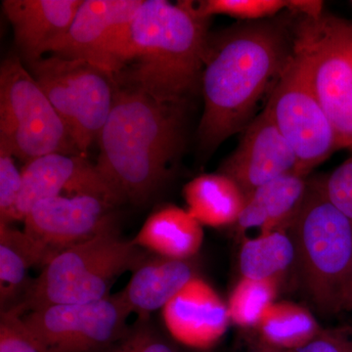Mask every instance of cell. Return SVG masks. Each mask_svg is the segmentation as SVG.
Wrapping results in <instances>:
<instances>
[{"label": "cell", "mask_w": 352, "mask_h": 352, "mask_svg": "<svg viewBox=\"0 0 352 352\" xmlns=\"http://www.w3.org/2000/svg\"><path fill=\"white\" fill-rule=\"evenodd\" d=\"M295 17L285 11L210 32L201 80L198 139L204 152H214L256 118L259 102L293 56Z\"/></svg>", "instance_id": "obj_1"}, {"label": "cell", "mask_w": 352, "mask_h": 352, "mask_svg": "<svg viewBox=\"0 0 352 352\" xmlns=\"http://www.w3.org/2000/svg\"><path fill=\"white\" fill-rule=\"evenodd\" d=\"M185 106L118 85L96 166L124 203L144 206L170 180L185 145Z\"/></svg>", "instance_id": "obj_2"}, {"label": "cell", "mask_w": 352, "mask_h": 352, "mask_svg": "<svg viewBox=\"0 0 352 352\" xmlns=\"http://www.w3.org/2000/svg\"><path fill=\"white\" fill-rule=\"evenodd\" d=\"M210 19L195 2L143 0L131 27V59L118 85L162 103L186 105L201 90Z\"/></svg>", "instance_id": "obj_3"}, {"label": "cell", "mask_w": 352, "mask_h": 352, "mask_svg": "<svg viewBox=\"0 0 352 352\" xmlns=\"http://www.w3.org/2000/svg\"><path fill=\"white\" fill-rule=\"evenodd\" d=\"M288 231L305 295L322 315L347 309L352 282V223L329 201L320 176L309 178L307 196Z\"/></svg>", "instance_id": "obj_4"}, {"label": "cell", "mask_w": 352, "mask_h": 352, "mask_svg": "<svg viewBox=\"0 0 352 352\" xmlns=\"http://www.w3.org/2000/svg\"><path fill=\"white\" fill-rule=\"evenodd\" d=\"M150 254L120 231L102 234L51 259L14 307L24 315L50 305L103 300L118 278L134 272Z\"/></svg>", "instance_id": "obj_5"}, {"label": "cell", "mask_w": 352, "mask_h": 352, "mask_svg": "<svg viewBox=\"0 0 352 352\" xmlns=\"http://www.w3.org/2000/svg\"><path fill=\"white\" fill-rule=\"evenodd\" d=\"M294 34V54L327 113L339 149L352 156V22L325 11L318 17L296 16Z\"/></svg>", "instance_id": "obj_6"}, {"label": "cell", "mask_w": 352, "mask_h": 352, "mask_svg": "<svg viewBox=\"0 0 352 352\" xmlns=\"http://www.w3.org/2000/svg\"><path fill=\"white\" fill-rule=\"evenodd\" d=\"M0 146L25 164L50 154L82 155L47 96L15 56L0 67Z\"/></svg>", "instance_id": "obj_7"}, {"label": "cell", "mask_w": 352, "mask_h": 352, "mask_svg": "<svg viewBox=\"0 0 352 352\" xmlns=\"http://www.w3.org/2000/svg\"><path fill=\"white\" fill-rule=\"evenodd\" d=\"M25 66L85 156L112 111L118 89L115 76L82 60L52 54Z\"/></svg>", "instance_id": "obj_8"}, {"label": "cell", "mask_w": 352, "mask_h": 352, "mask_svg": "<svg viewBox=\"0 0 352 352\" xmlns=\"http://www.w3.org/2000/svg\"><path fill=\"white\" fill-rule=\"evenodd\" d=\"M131 315L118 293L41 308L23 315V322L39 352H108L129 331Z\"/></svg>", "instance_id": "obj_9"}, {"label": "cell", "mask_w": 352, "mask_h": 352, "mask_svg": "<svg viewBox=\"0 0 352 352\" xmlns=\"http://www.w3.org/2000/svg\"><path fill=\"white\" fill-rule=\"evenodd\" d=\"M264 108L295 152L300 175L309 176L317 166L339 151L335 129L294 53Z\"/></svg>", "instance_id": "obj_10"}, {"label": "cell", "mask_w": 352, "mask_h": 352, "mask_svg": "<svg viewBox=\"0 0 352 352\" xmlns=\"http://www.w3.org/2000/svg\"><path fill=\"white\" fill-rule=\"evenodd\" d=\"M143 0H82L48 54L82 60L118 76L131 59V27Z\"/></svg>", "instance_id": "obj_11"}, {"label": "cell", "mask_w": 352, "mask_h": 352, "mask_svg": "<svg viewBox=\"0 0 352 352\" xmlns=\"http://www.w3.org/2000/svg\"><path fill=\"white\" fill-rule=\"evenodd\" d=\"M116 206L94 196H58L38 201L23 220L43 267L62 252L102 234L120 231Z\"/></svg>", "instance_id": "obj_12"}, {"label": "cell", "mask_w": 352, "mask_h": 352, "mask_svg": "<svg viewBox=\"0 0 352 352\" xmlns=\"http://www.w3.org/2000/svg\"><path fill=\"white\" fill-rule=\"evenodd\" d=\"M22 189L14 220H24L38 201L54 197L94 196L118 206L124 204L96 164L82 155L50 154L32 160L22 170Z\"/></svg>", "instance_id": "obj_13"}, {"label": "cell", "mask_w": 352, "mask_h": 352, "mask_svg": "<svg viewBox=\"0 0 352 352\" xmlns=\"http://www.w3.org/2000/svg\"><path fill=\"white\" fill-rule=\"evenodd\" d=\"M298 168L295 152L264 108L242 131L237 147L217 173L231 178L248 197L266 183L298 173Z\"/></svg>", "instance_id": "obj_14"}, {"label": "cell", "mask_w": 352, "mask_h": 352, "mask_svg": "<svg viewBox=\"0 0 352 352\" xmlns=\"http://www.w3.org/2000/svg\"><path fill=\"white\" fill-rule=\"evenodd\" d=\"M171 339L197 351H207L223 339L230 325L227 303L197 275L162 310Z\"/></svg>", "instance_id": "obj_15"}, {"label": "cell", "mask_w": 352, "mask_h": 352, "mask_svg": "<svg viewBox=\"0 0 352 352\" xmlns=\"http://www.w3.org/2000/svg\"><path fill=\"white\" fill-rule=\"evenodd\" d=\"M82 0H4L14 38L25 65L48 54L68 31Z\"/></svg>", "instance_id": "obj_16"}, {"label": "cell", "mask_w": 352, "mask_h": 352, "mask_svg": "<svg viewBox=\"0 0 352 352\" xmlns=\"http://www.w3.org/2000/svg\"><path fill=\"white\" fill-rule=\"evenodd\" d=\"M197 275L191 259L178 261L151 254L132 272L126 288L119 294L131 314L138 315V319H149Z\"/></svg>", "instance_id": "obj_17"}, {"label": "cell", "mask_w": 352, "mask_h": 352, "mask_svg": "<svg viewBox=\"0 0 352 352\" xmlns=\"http://www.w3.org/2000/svg\"><path fill=\"white\" fill-rule=\"evenodd\" d=\"M309 176L292 173L266 183L245 199V207L235 224L239 234L251 229L259 233L288 229L302 207Z\"/></svg>", "instance_id": "obj_18"}, {"label": "cell", "mask_w": 352, "mask_h": 352, "mask_svg": "<svg viewBox=\"0 0 352 352\" xmlns=\"http://www.w3.org/2000/svg\"><path fill=\"white\" fill-rule=\"evenodd\" d=\"M204 226L187 208L168 205L155 210L132 239L155 256L190 261L203 245Z\"/></svg>", "instance_id": "obj_19"}, {"label": "cell", "mask_w": 352, "mask_h": 352, "mask_svg": "<svg viewBox=\"0 0 352 352\" xmlns=\"http://www.w3.org/2000/svg\"><path fill=\"white\" fill-rule=\"evenodd\" d=\"M183 196L190 214L212 228L235 226L247 199L235 182L219 173L193 178L183 188Z\"/></svg>", "instance_id": "obj_20"}, {"label": "cell", "mask_w": 352, "mask_h": 352, "mask_svg": "<svg viewBox=\"0 0 352 352\" xmlns=\"http://www.w3.org/2000/svg\"><path fill=\"white\" fill-rule=\"evenodd\" d=\"M36 265L43 266V259L29 236L11 223L0 221L1 311L16 307L21 302L31 281L28 273Z\"/></svg>", "instance_id": "obj_21"}, {"label": "cell", "mask_w": 352, "mask_h": 352, "mask_svg": "<svg viewBox=\"0 0 352 352\" xmlns=\"http://www.w3.org/2000/svg\"><path fill=\"white\" fill-rule=\"evenodd\" d=\"M296 248L288 229L258 233L242 243L239 252L241 277L277 280L295 266Z\"/></svg>", "instance_id": "obj_22"}, {"label": "cell", "mask_w": 352, "mask_h": 352, "mask_svg": "<svg viewBox=\"0 0 352 352\" xmlns=\"http://www.w3.org/2000/svg\"><path fill=\"white\" fill-rule=\"evenodd\" d=\"M314 314L302 305L274 302L264 312L254 330L256 339L276 349L296 351L321 332Z\"/></svg>", "instance_id": "obj_23"}, {"label": "cell", "mask_w": 352, "mask_h": 352, "mask_svg": "<svg viewBox=\"0 0 352 352\" xmlns=\"http://www.w3.org/2000/svg\"><path fill=\"white\" fill-rule=\"evenodd\" d=\"M280 281L241 277L228 300L231 323L243 329H256L267 308L276 302Z\"/></svg>", "instance_id": "obj_24"}, {"label": "cell", "mask_w": 352, "mask_h": 352, "mask_svg": "<svg viewBox=\"0 0 352 352\" xmlns=\"http://www.w3.org/2000/svg\"><path fill=\"white\" fill-rule=\"evenodd\" d=\"M195 6L198 13L208 19L226 15L240 21H258L288 11L289 0H201Z\"/></svg>", "instance_id": "obj_25"}, {"label": "cell", "mask_w": 352, "mask_h": 352, "mask_svg": "<svg viewBox=\"0 0 352 352\" xmlns=\"http://www.w3.org/2000/svg\"><path fill=\"white\" fill-rule=\"evenodd\" d=\"M108 352H182L161 333L151 318L138 319Z\"/></svg>", "instance_id": "obj_26"}, {"label": "cell", "mask_w": 352, "mask_h": 352, "mask_svg": "<svg viewBox=\"0 0 352 352\" xmlns=\"http://www.w3.org/2000/svg\"><path fill=\"white\" fill-rule=\"evenodd\" d=\"M14 157L0 146V221L12 223L22 189V170L16 166Z\"/></svg>", "instance_id": "obj_27"}, {"label": "cell", "mask_w": 352, "mask_h": 352, "mask_svg": "<svg viewBox=\"0 0 352 352\" xmlns=\"http://www.w3.org/2000/svg\"><path fill=\"white\" fill-rule=\"evenodd\" d=\"M320 180L329 201L352 223V156Z\"/></svg>", "instance_id": "obj_28"}, {"label": "cell", "mask_w": 352, "mask_h": 352, "mask_svg": "<svg viewBox=\"0 0 352 352\" xmlns=\"http://www.w3.org/2000/svg\"><path fill=\"white\" fill-rule=\"evenodd\" d=\"M0 352H39L25 330L23 314L18 308L0 311Z\"/></svg>", "instance_id": "obj_29"}, {"label": "cell", "mask_w": 352, "mask_h": 352, "mask_svg": "<svg viewBox=\"0 0 352 352\" xmlns=\"http://www.w3.org/2000/svg\"><path fill=\"white\" fill-rule=\"evenodd\" d=\"M293 352H352V326L322 329L311 342Z\"/></svg>", "instance_id": "obj_30"}, {"label": "cell", "mask_w": 352, "mask_h": 352, "mask_svg": "<svg viewBox=\"0 0 352 352\" xmlns=\"http://www.w3.org/2000/svg\"><path fill=\"white\" fill-rule=\"evenodd\" d=\"M288 12L303 17H318L324 13V2L320 0H289Z\"/></svg>", "instance_id": "obj_31"}, {"label": "cell", "mask_w": 352, "mask_h": 352, "mask_svg": "<svg viewBox=\"0 0 352 352\" xmlns=\"http://www.w3.org/2000/svg\"><path fill=\"white\" fill-rule=\"evenodd\" d=\"M249 352H293V351H284V349H276V347L268 346V344H264V342H261V340L256 339V340H254V342H252L251 347H250Z\"/></svg>", "instance_id": "obj_32"}, {"label": "cell", "mask_w": 352, "mask_h": 352, "mask_svg": "<svg viewBox=\"0 0 352 352\" xmlns=\"http://www.w3.org/2000/svg\"><path fill=\"white\" fill-rule=\"evenodd\" d=\"M347 309H352V282L349 289V300H347Z\"/></svg>", "instance_id": "obj_33"}, {"label": "cell", "mask_w": 352, "mask_h": 352, "mask_svg": "<svg viewBox=\"0 0 352 352\" xmlns=\"http://www.w3.org/2000/svg\"><path fill=\"white\" fill-rule=\"evenodd\" d=\"M351 6H352V1H351Z\"/></svg>", "instance_id": "obj_34"}]
</instances>
